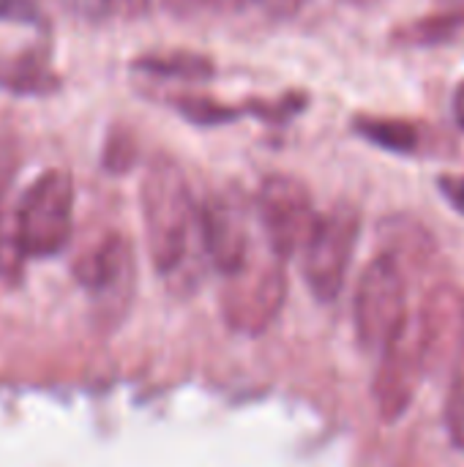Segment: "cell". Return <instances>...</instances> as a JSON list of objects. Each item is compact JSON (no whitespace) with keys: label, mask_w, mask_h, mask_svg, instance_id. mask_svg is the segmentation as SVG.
<instances>
[{"label":"cell","mask_w":464,"mask_h":467,"mask_svg":"<svg viewBox=\"0 0 464 467\" xmlns=\"http://www.w3.org/2000/svg\"><path fill=\"white\" fill-rule=\"evenodd\" d=\"M139 211L153 268L175 296H191L202 282L205 252L200 241V202L183 167L156 153L139 178Z\"/></svg>","instance_id":"cell-1"},{"label":"cell","mask_w":464,"mask_h":467,"mask_svg":"<svg viewBox=\"0 0 464 467\" xmlns=\"http://www.w3.org/2000/svg\"><path fill=\"white\" fill-rule=\"evenodd\" d=\"M77 189L71 172L52 167L36 175L16 208V249L22 257H57L74 233Z\"/></svg>","instance_id":"cell-2"},{"label":"cell","mask_w":464,"mask_h":467,"mask_svg":"<svg viewBox=\"0 0 464 467\" xmlns=\"http://www.w3.org/2000/svg\"><path fill=\"white\" fill-rule=\"evenodd\" d=\"M361 238V211L353 202H336L320 213L301 254V274L320 304H334L347 282Z\"/></svg>","instance_id":"cell-3"},{"label":"cell","mask_w":464,"mask_h":467,"mask_svg":"<svg viewBox=\"0 0 464 467\" xmlns=\"http://www.w3.org/2000/svg\"><path fill=\"white\" fill-rule=\"evenodd\" d=\"M74 274L90 298L96 323L115 331L129 317L137 290V260L131 241L118 230L107 233L77 260Z\"/></svg>","instance_id":"cell-4"},{"label":"cell","mask_w":464,"mask_h":467,"mask_svg":"<svg viewBox=\"0 0 464 467\" xmlns=\"http://www.w3.org/2000/svg\"><path fill=\"white\" fill-rule=\"evenodd\" d=\"M407 323V276L399 263L383 252L364 268L356 285L353 326L358 345L380 353Z\"/></svg>","instance_id":"cell-5"},{"label":"cell","mask_w":464,"mask_h":467,"mask_svg":"<svg viewBox=\"0 0 464 467\" xmlns=\"http://www.w3.org/2000/svg\"><path fill=\"white\" fill-rule=\"evenodd\" d=\"M284 301H287L284 263L268 252V257L252 254V260L241 271L224 276L219 306L224 323L232 331L257 337L276 323V317L284 309Z\"/></svg>","instance_id":"cell-6"},{"label":"cell","mask_w":464,"mask_h":467,"mask_svg":"<svg viewBox=\"0 0 464 467\" xmlns=\"http://www.w3.org/2000/svg\"><path fill=\"white\" fill-rule=\"evenodd\" d=\"M254 216L268 241V252L287 263L295 257L317 222V208L309 186L290 172H271L254 194Z\"/></svg>","instance_id":"cell-7"},{"label":"cell","mask_w":464,"mask_h":467,"mask_svg":"<svg viewBox=\"0 0 464 467\" xmlns=\"http://www.w3.org/2000/svg\"><path fill=\"white\" fill-rule=\"evenodd\" d=\"M252 216H254V205L232 183L211 192L200 202L202 252L208 265H213L222 274V279L241 271L254 254Z\"/></svg>","instance_id":"cell-8"},{"label":"cell","mask_w":464,"mask_h":467,"mask_svg":"<svg viewBox=\"0 0 464 467\" xmlns=\"http://www.w3.org/2000/svg\"><path fill=\"white\" fill-rule=\"evenodd\" d=\"M427 375L451 378L457 364L464 358V290L454 282L435 285L418 312V323L413 326Z\"/></svg>","instance_id":"cell-9"},{"label":"cell","mask_w":464,"mask_h":467,"mask_svg":"<svg viewBox=\"0 0 464 467\" xmlns=\"http://www.w3.org/2000/svg\"><path fill=\"white\" fill-rule=\"evenodd\" d=\"M427 380V364L416 339L413 326L407 323L383 350L372 378V400L383 424H397L413 408L421 386Z\"/></svg>","instance_id":"cell-10"},{"label":"cell","mask_w":464,"mask_h":467,"mask_svg":"<svg viewBox=\"0 0 464 467\" xmlns=\"http://www.w3.org/2000/svg\"><path fill=\"white\" fill-rule=\"evenodd\" d=\"M0 88L16 96H49L60 90V77L49 66L44 47L0 57Z\"/></svg>","instance_id":"cell-11"},{"label":"cell","mask_w":464,"mask_h":467,"mask_svg":"<svg viewBox=\"0 0 464 467\" xmlns=\"http://www.w3.org/2000/svg\"><path fill=\"white\" fill-rule=\"evenodd\" d=\"M131 68L167 82L202 85L216 77V63L194 49H170V52H145L131 60Z\"/></svg>","instance_id":"cell-12"},{"label":"cell","mask_w":464,"mask_h":467,"mask_svg":"<svg viewBox=\"0 0 464 467\" xmlns=\"http://www.w3.org/2000/svg\"><path fill=\"white\" fill-rule=\"evenodd\" d=\"M350 126L361 140L394 156H416L424 148V129L407 118L356 115Z\"/></svg>","instance_id":"cell-13"},{"label":"cell","mask_w":464,"mask_h":467,"mask_svg":"<svg viewBox=\"0 0 464 467\" xmlns=\"http://www.w3.org/2000/svg\"><path fill=\"white\" fill-rule=\"evenodd\" d=\"M380 235L386 241V254L394 257L402 271H405V263L407 265H427L438 252L432 233H427V227H421L410 216H394V219L383 222Z\"/></svg>","instance_id":"cell-14"},{"label":"cell","mask_w":464,"mask_h":467,"mask_svg":"<svg viewBox=\"0 0 464 467\" xmlns=\"http://www.w3.org/2000/svg\"><path fill=\"white\" fill-rule=\"evenodd\" d=\"M464 33V5H451L402 25L394 38L407 47H440Z\"/></svg>","instance_id":"cell-15"},{"label":"cell","mask_w":464,"mask_h":467,"mask_svg":"<svg viewBox=\"0 0 464 467\" xmlns=\"http://www.w3.org/2000/svg\"><path fill=\"white\" fill-rule=\"evenodd\" d=\"M170 104L186 123L197 129H219L235 123L238 118H246L243 104H227L208 93H178L175 99H170Z\"/></svg>","instance_id":"cell-16"},{"label":"cell","mask_w":464,"mask_h":467,"mask_svg":"<svg viewBox=\"0 0 464 467\" xmlns=\"http://www.w3.org/2000/svg\"><path fill=\"white\" fill-rule=\"evenodd\" d=\"M153 0H60V5L82 22H134L150 11Z\"/></svg>","instance_id":"cell-17"},{"label":"cell","mask_w":464,"mask_h":467,"mask_svg":"<svg viewBox=\"0 0 464 467\" xmlns=\"http://www.w3.org/2000/svg\"><path fill=\"white\" fill-rule=\"evenodd\" d=\"M241 104H243V112L249 118H257V120L271 123V126H284L309 107V93L287 90L276 99H246Z\"/></svg>","instance_id":"cell-18"},{"label":"cell","mask_w":464,"mask_h":467,"mask_svg":"<svg viewBox=\"0 0 464 467\" xmlns=\"http://www.w3.org/2000/svg\"><path fill=\"white\" fill-rule=\"evenodd\" d=\"M137 159H139L137 134L123 123L109 126V131L104 137V148H101V170L107 175H126V172H131Z\"/></svg>","instance_id":"cell-19"},{"label":"cell","mask_w":464,"mask_h":467,"mask_svg":"<svg viewBox=\"0 0 464 467\" xmlns=\"http://www.w3.org/2000/svg\"><path fill=\"white\" fill-rule=\"evenodd\" d=\"M167 14L175 19H205V16H227V14H241L257 0H159Z\"/></svg>","instance_id":"cell-20"},{"label":"cell","mask_w":464,"mask_h":467,"mask_svg":"<svg viewBox=\"0 0 464 467\" xmlns=\"http://www.w3.org/2000/svg\"><path fill=\"white\" fill-rule=\"evenodd\" d=\"M446 430L457 449H464V358L449 378L446 397Z\"/></svg>","instance_id":"cell-21"},{"label":"cell","mask_w":464,"mask_h":467,"mask_svg":"<svg viewBox=\"0 0 464 467\" xmlns=\"http://www.w3.org/2000/svg\"><path fill=\"white\" fill-rule=\"evenodd\" d=\"M0 22L44 27V11L36 0H0Z\"/></svg>","instance_id":"cell-22"},{"label":"cell","mask_w":464,"mask_h":467,"mask_svg":"<svg viewBox=\"0 0 464 467\" xmlns=\"http://www.w3.org/2000/svg\"><path fill=\"white\" fill-rule=\"evenodd\" d=\"M309 0H257V5L271 16V19H279V22H287L293 16H298L304 11Z\"/></svg>","instance_id":"cell-23"},{"label":"cell","mask_w":464,"mask_h":467,"mask_svg":"<svg viewBox=\"0 0 464 467\" xmlns=\"http://www.w3.org/2000/svg\"><path fill=\"white\" fill-rule=\"evenodd\" d=\"M438 189L449 200V205L457 208L464 216V175H440Z\"/></svg>","instance_id":"cell-24"},{"label":"cell","mask_w":464,"mask_h":467,"mask_svg":"<svg viewBox=\"0 0 464 467\" xmlns=\"http://www.w3.org/2000/svg\"><path fill=\"white\" fill-rule=\"evenodd\" d=\"M451 109H454V120H457V126L464 131V79L457 85V90H454Z\"/></svg>","instance_id":"cell-25"},{"label":"cell","mask_w":464,"mask_h":467,"mask_svg":"<svg viewBox=\"0 0 464 467\" xmlns=\"http://www.w3.org/2000/svg\"><path fill=\"white\" fill-rule=\"evenodd\" d=\"M345 3L358 5V8H366V5H375V3H380V0H345Z\"/></svg>","instance_id":"cell-26"},{"label":"cell","mask_w":464,"mask_h":467,"mask_svg":"<svg viewBox=\"0 0 464 467\" xmlns=\"http://www.w3.org/2000/svg\"><path fill=\"white\" fill-rule=\"evenodd\" d=\"M0 227H3V216H0Z\"/></svg>","instance_id":"cell-27"}]
</instances>
